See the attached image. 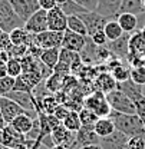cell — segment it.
Returning a JSON list of instances; mask_svg holds the SVG:
<instances>
[{"label": "cell", "mask_w": 145, "mask_h": 149, "mask_svg": "<svg viewBox=\"0 0 145 149\" xmlns=\"http://www.w3.org/2000/svg\"><path fill=\"white\" fill-rule=\"evenodd\" d=\"M109 118L113 120L115 128L127 135L128 138H135V136H145V126L142 120L137 113L134 115H125L119 112H111Z\"/></svg>", "instance_id": "cell-1"}, {"label": "cell", "mask_w": 145, "mask_h": 149, "mask_svg": "<svg viewBox=\"0 0 145 149\" xmlns=\"http://www.w3.org/2000/svg\"><path fill=\"white\" fill-rule=\"evenodd\" d=\"M23 26L25 22L16 15L10 0H0V27L6 33H10L13 29Z\"/></svg>", "instance_id": "cell-2"}, {"label": "cell", "mask_w": 145, "mask_h": 149, "mask_svg": "<svg viewBox=\"0 0 145 149\" xmlns=\"http://www.w3.org/2000/svg\"><path fill=\"white\" fill-rule=\"evenodd\" d=\"M83 108L96 113L98 118H108L111 115V112H112L108 100H106V95L99 92V91H95V92L89 93L88 96H85Z\"/></svg>", "instance_id": "cell-3"}, {"label": "cell", "mask_w": 145, "mask_h": 149, "mask_svg": "<svg viewBox=\"0 0 145 149\" xmlns=\"http://www.w3.org/2000/svg\"><path fill=\"white\" fill-rule=\"evenodd\" d=\"M106 100L113 112H119V113H125V115L135 113V103L121 89H115V91L109 92L106 95Z\"/></svg>", "instance_id": "cell-4"}, {"label": "cell", "mask_w": 145, "mask_h": 149, "mask_svg": "<svg viewBox=\"0 0 145 149\" xmlns=\"http://www.w3.org/2000/svg\"><path fill=\"white\" fill-rule=\"evenodd\" d=\"M42 82H43V77L40 73H37V72H23L19 77H16L13 91L33 93V91Z\"/></svg>", "instance_id": "cell-5"}, {"label": "cell", "mask_w": 145, "mask_h": 149, "mask_svg": "<svg viewBox=\"0 0 145 149\" xmlns=\"http://www.w3.org/2000/svg\"><path fill=\"white\" fill-rule=\"evenodd\" d=\"M62 40H63V32L46 30L39 35H33V43L42 47L43 50L52 47H62Z\"/></svg>", "instance_id": "cell-6"}, {"label": "cell", "mask_w": 145, "mask_h": 149, "mask_svg": "<svg viewBox=\"0 0 145 149\" xmlns=\"http://www.w3.org/2000/svg\"><path fill=\"white\" fill-rule=\"evenodd\" d=\"M25 29L30 35H39L42 32L48 30V12L39 9L35 15L25 22Z\"/></svg>", "instance_id": "cell-7"}, {"label": "cell", "mask_w": 145, "mask_h": 149, "mask_svg": "<svg viewBox=\"0 0 145 149\" xmlns=\"http://www.w3.org/2000/svg\"><path fill=\"white\" fill-rule=\"evenodd\" d=\"M81 19L83 20V23H85V26L88 29V36H92V35H95L98 32H102L105 24L111 20V19L105 17V16L96 13V12H88V13L82 15Z\"/></svg>", "instance_id": "cell-8"}, {"label": "cell", "mask_w": 145, "mask_h": 149, "mask_svg": "<svg viewBox=\"0 0 145 149\" xmlns=\"http://www.w3.org/2000/svg\"><path fill=\"white\" fill-rule=\"evenodd\" d=\"M129 36H131L129 33H124L119 39L108 42L105 47L112 53L113 57L121 59V60L128 59V56H129Z\"/></svg>", "instance_id": "cell-9"}, {"label": "cell", "mask_w": 145, "mask_h": 149, "mask_svg": "<svg viewBox=\"0 0 145 149\" xmlns=\"http://www.w3.org/2000/svg\"><path fill=\"white\" fill-rule=\"evenodd\" d=\"M0 113L3 115L4 120H6L7 123H10L16 116L22 115V113H26V111H25L22 106H19L18 103H16L15 100H12L10 97H7V96H0ZM27 113H29V112H27ZM32 115H35V113H32Z\"/></svg>", "instance_id": "cell-10"}, {"label": "cell", "mask_w": 145, "mask_h": 149, "mask_svg": "<svg viewBox=\"0 0 145 149\" xmlns=\"http://www.w3.org/2000/svg\"><path fill=\"white\" fill-rule=\"evenodd\" d=\"M68 29V16L62 12L59 6L48 12V30L65 32Z\"/></svg>", "instance_id": "cell-11"}, {"label": "cell", "mask_w": 145, "mask_h": 149, "mask_svg": "<svg viewBox=\"0 0 145 149\" xmlns=\"http://www.w3.org/2000/svg\"><path fill=\"white\" fill-rule=\"evenodd\" d=\"M10 3H12L16 15L23 22H26L32 15H35L40 9L37 0H10Z\"/></svg>", "instance_id": "cell-12"}, {"label": "cell", "mask_w": 145, "mask_h": 149, "mask_svg": "<svg viewBox=\"0 0 145 149\" xmlns=\"http://www.w3.org/2000/svg\"><path fill=\"white\" fill-rule=\"evenodd\" d=\"M7 97H10L12 100H15L19 106H22L23 109L29 113H35L37 115L36 111V97L33 93L27 92H18V91H12L6 95Z\"/></svg>", "instance_id": "cell-13"}, {"label": "cell", "mask_w": 145, "mask_h": 149, "mask_svg": "<svg viewBox=\"0 0 145 149\" xmlns=\"http://www.w3.org/2000/svg\"><path fill=\"white\" fill-rule=\"evenodd\" d=\"M99 142H101V138L95 133L93 126H82L76 132V139H75L72 148L75 146L76 149H79L86 145H99Z\"/></svg>", "instance_id": "cell-14"}, {"label": "cell", "mask_w": 145, "mask_h": 149, "mask_svg": "<svg viewBox=\"0 0 145 149\" xmlns=\"http://www.w3.org/2000/svg\"><path fill=\"white\" fill-rule=\"evenodd\" d=\"M86 37L88 36H82L78 33H73L71 30H65L63 32V40H62V47L73 50L76 53H81L86 45Z\"/></svg>", "instance_id": "cell-15"}, {"label": "cell", "mask_w": 145, "mask_h": 149, "mask_svg": "<svg viewBox=\"0 0 145 149\" xmlns=\"http://www.w3.org/2000/svg\"><path fill=\"white\" fill-rule=\"evenodd\" d=\"M127 135H124L122 132H119L118 129H115L113 133H111L106 138H102L99 145L102 149H125L128 143Z\"/></svg>", "instance_id": "cell-16"}, {"label": "cell", "mask_w": 145, "mask_h": 149, "mask_svg": "<svg viewBox=\"0 0 145 149\" xmlns=\"http://www.w3.org/2000/svg\"><path fill=\"white\" fill-rule=\"evenodd\" d=\"M121 3L122 0H98V6L95 12L108 19H116L119 15Z\"/></svg>", "instance_id": "cell-17"}, {"label": "cell", "mask_w": 145, "mask_h": 149, "mask_svg": "<svg viewBox=\"0 0 145 149\" xmlns=\"http://www.w3.org/2000/svg\"><path fill=\"white\" fill-rule=\"evenodd\" d=\"M50 136L53 139L55 145H66L69 148H72V145L75 143V139H76V133L66 129L63 126V123H60L57 128H55L53 132L50 133Z\"/></svg>", "instance_id": "cell-18"}, {"label": "cell", "mask_w": 145, "mask_h": 149, "mask_svg": "<svg viewBox=\"0 0 145 149\" xmlns=\"http://www.w3.org/2000/svg\"><path fill=\"white\" fill-rule=\"evenodd\" d=\"M129 56L141 59L145 56V36L141 30H135L129 36Z\"/></svg>", "instance_id": "cell-19"}, {"label": "cell", "mask_w": 145, "mask_h": 149, "mask_svg": "<svg viewBox=\"0 0 145 149\" xmlns=\"http://www.w3.org/2000/svg\"><path fill=\"white\" fill-rule=\"evenodd\" d=\"M109 73L113 76V79L118 82V83H122V82H127L129 80V76H131V66H124L121 63V59H113L111 63L108 65Z\"/></svg>", "instance_id": "cell-20"}, {"label": "cell", "mask_w": 145, "mask_h": 149, "mask_svg": "<svg viewBox=\"0 0 145 149\" xmlns=\"http://www.w3.org/2000/svg\"><path fill=\"white\" fill-rule=\"evenodd\" d=\"M95 86H96V91L108 95L109 92L118 89V82L113 79V76L109 72H102V73H99L96 76Z\"/></svg>", "instance_id": "cell-21"}, {"label": "cell", "mask_w": 145, "mask_h": 149, "mask_svg": "<svg viewBox=\"0 0 145 149\" xmlns=\"http://www.w3.org/2000/svg\"><path fill=\"white\" fill-rule=\"evenodd\" d=\"M36 118H37L36 115H32V113H27L26 112V113H22V115L16 116L9 125H12L18 132L26 135V133H29L32 130V128H33V120Z\"/></svg>", "instance_id": "cell-22"}, {"label": "cell", "mask_w": 145, "mask_h": 149, "mask_svg": "<svg viewBox=\"0 0 145 149\" xmlns=\"http://www.w3.org/2000/svg\"><path fill=\"white\" fill-rule=\"evenodd\" d=\"M10 42L13 46H29L32 42H33V35H30L25 26L23 27H18V29H13L10 33Z\"/></svg>", "instance_id": "cell-23"}, {"label": "cell", "mask_w": 145, "mask_h": 149, "mask_svg": "<svg viewBox=\"0 0 145 149\" xmlns=\"http://www.w3.org/2000/svg\"><path fill=\"white\" fill-rule=\"evenodd\" d=\"M115 123H113V120L111 119V118H99L98 120H96V123L93 125V130H95V133L102 139V138H106L109 136L111 133H113L115 132Z\"/></svg>", "instance_id": "cell-24"}, {"label": "cell", "mask_w": 145, "mask_h": 149, "mask_svg": "<svg viewBox=\"0 0 145 149\" xmlns=\"http://www.w3.org/2000/svg\"><path fill=\"white\" fill-rule=\"evenodd\" d=\"M116 22L119 23V26L122 27V30L125 33H134L135 30H138V16L131 15V13H119Z\"/></svg>", "instance_id": "cell-25"}, {"label": "cell", "mask_w": 145, "mask_h": 149, "mask_svg": "<svg viewBox=\"0 0 145 149\" xmlns=\"http://www.w3.org/2000/svg\"><path fill=\"white\" fill-rule=\"evenodd\" d=\"M119 13H131L135 16L144 15V0H122Z\"/></svg>", "instance_id": "cell-26"}, {"label": "cell", "mask_w": 145, "mask_h": 149, "mask_svg": "<svg viewBox=\"0 0 145 149\" xmlns=\"http://www.w3.org/2000/svg\"><path fill=\"white\" fill-rule=\"evenodd\" d=\"M118 89H121L124 93H127L128 96L132 99V102H135L137 99H139L141 96H144L142 92V86L134 83L131 79L127 82H122V83H118Z\"/></svg>", "instance_id": "cell-27"}, {"label": "cell", "mask_w": 145, "mask_h": 149, "mask_svg": "<svg viewBox=\"0 0 145 149\" xmlns=\"http://www.w3.org/2000/svg\"><path fill=\"white\" fill-rule=\"evenodd\" d=\"M59 57H60V47L45 49L42 56H40V62H42L45 66H48L49 69L53 70L55 66H56L57 62H59Z\"/></svg>", "instance_id": "cell-28"}, {"label": "cell", "mask_w": 145, "mask_h": 149, "mask_svg": "<svg viewBox=\"0 0 145 149\" xmlns=\"http://www.w3.org/2000/svg\"><path fill=\"white\" fill-rule=\"evenodd\" d=\"M104 33H105V36L108 39V42H112V40L119 39L125 32L122 30V27L119 26L116 19H111L108 23L105 24V27H104Z\"/></svg>", "instance_id": "cell-29"}, {"label": "cell", "mask_w": 145, "mask_h": 149, "mask_svg": "<svg viewBox=\"0 0 145 149\" xmlns=\"http://www.w3.org/2000/svg\"><path fill=\"white\" fill-rule=\"evenodd\" d=\"M65 77L66 76H62L59 73H52L46 80H45V88L49 93H57L62 86H63V82H65Z\"/></svg>", "instance_id": "cell-30"}, {"label": "cell", "mask_w": 145, "mask_h": 149, "mask_svg": "<svg viewBox=\"0 0 145 149\" xmlns=\"http://www.w3.org/2000/svg\"><path fill=\"white\" fill-rule=\"evenodd\" d=\"M62 123L66 129L76 133L82 128V122H81V118H79V111H71L68 113V116L62 120Z\"/></svg>", "instance_id": "cell-31"}, {"label": "cell", "mask_w": 145, "mask_h": 149, "mask_svg": "<svg viewBox=\"0 0 145 149\" xmlns=\"http://www.w3.org/2000/svg\"><path fill=\"white\" fill-rule=\"evenodd\" d=\"M68 30L82 36H88V29L81 16H68Z\"/></svg>", "instance_id": "cell-32"}, {"label": "cell", "mask_w": 145, "mask_h": 149, "mask_svg": "<svg viewBox=\"0 0 145 149\" xmlns=\"http://www.w3.org/2000/svg\"><path fill=\"white\" fill-rule=\"evenodd\" d=\"M62 9V12L66 15V16H82L85 13H88L86 9H83L82 6H79L78 3H75L73 0H68L65 4L59 6Z\"/></svg>", "instance_id": "cell-33"}, {"label": "cell", "mask_w": 145, "mask_h": 149, "mask_svg": "<svg viewBox=\"0 0 145 149\" xmlns=\"http://www.w3.org/2000/svg\"><path fill=\"white\" fill-rule=\"evenodd\" d=\"M6 65H7V76L16 79V77H19L20 74L23 73L22 62H20V59H18V57H10L6 62Z\"/></svg>", "instance_id": "cell-34"}, {"label": "cell", "mask_w": 145, "mask_h": 149, "mask_svg": "<svg viewBox=\"0 0 145 149\" xmlns=\"http://www.w3.org/2000/svg\"><path fill=\"white\" fill-rule=\"evenodd\" d=\"M79 118H81L82 126H93L96 123V120L99 119L96 113H93L92 111L86 109V108H82L79 111Z\"/></svg>", "instance_id": "cell-35"}, {"label": "cell", "mask_w": 145, "mask_h": 149, "mask_svg": "<svg viewBox=\"0 0 145 149\" xmlns=\"http://www.w3.org/2000/svg\"><path fill=\"white\" fill-rule=\"evenodd\" d=\"M129 79L139 85V86H144L145 85V66H135V68H131V76Z\"/></svg>", "instance_id": "cell-36"}, {"label": "cell", "mask_w": 145, "mask_h": 149, "mask_svg": "<svg viewBox=\"0 0 145 149\" xmlns=\"http://www.w3.org/2000/svg\"><path fill=\"white\" fill-rule=\"evenodd\" d=\"M15 82H16L15 77H10V76L1 77L0 79V96H6L9 92H12L15 88Z\"/></svg>", "instance_id": "cell-37"}, {"label": "cell", "mask_w": 145, "mask_h": 149, "mask_svg": "<svg viewBox=\"0 0 145 149\" xmlns=\"http://www.w3.org/2000/svg\"><path fill=\"white\" fill-rule=\"evenodd\" d=\"M125 149H145V136L129 138Z\"/></svg>", "instance_id": "cell-38"}, {"label": "cell", "mask_w": 145, "mask_h": 149, "mask_svg": "<svg viewBox=\"0 0 145 149\" xmlns=\"http://www.w3.org/2000/svg\"><path fill=\"white\" fill-rule=\"evenodd\" d=\"M134 103H135V113L139 116V119L142 120V123L145 126V96H141Z\"/></svg>", "instance_id": "cell-39"}, {"label": "cell", "mask_w": 145, "mask_h": 149, "mask_svg": "<svg viewBox=\"0 0 145 149\" xmlns=\"http://www.w3.org/2000/svg\"><path fill=\"white\" fill-rule=\"evenodd\" d=\"M73 1L82 6L83 9H86L88 12H95L98 6V0H73Z\"/></svg>", "instance_id": "cell-40"}, {"label": "cell", "mask_w": 145, "mask_h": 149, "mask_svg": "<svg viewBox=\"0 0 145 149\" xmlns=\"http://www.w3.org/2000/svg\"><path fill=\"white\" fill-rule=\"evenodd\" d=\"M92 39V42L96 45V46H106V43H108V39L105 36V33H104V30L102 32H98V33H95V35H92L89 36Z\"/></svg>", "instance_id": "cell-41"}, {"label": "cell", "mask_w": 145, "mask_h": 149, "mask_svg": "<svg viewBox=\"0 0 145 149\" xmlns=\"http://www.w3.org/2000/svg\"><path fill=\"white\" fill-rule=\"evenodd\" d=\"M13 45H12V42H10V36H9V33H3V36L0 37V50H4V52H7L10 47H12Z\"/></svg>", "instance_id": "cell-42"}, {"label": "cell", "mask_w": 145, "mask_h": 149, "mask_svg": "<svg viewBox=\"0 0 145 149\" xmlns=\"http://www.w3.org/2000/svg\"><path fill=\"white\" fill-rule=\"evenodd\" d=\"M71 111H72V109H69L68 106H60V105H59V106L56 108V111H55L53 115L59 119V120H60V122H62V120L68 116V113H69Z\"/></svg>", "instance_id": "cell-43"}, {"label": "cell", "mask_w": 145, "mask_h": 149, "mask_svg": "<svg viewBox=\"0 0 145 149\" xmlns=\"http://www.w3.org/2000/svg\"><path fill=\"white\" fill-rule=\"evenodd\" d=\"M37 1H39L40 9H42V10H46V12L52 10V9H55V7L57 6L56 0H37Z\"/></svg>", "instance_id": "cell-44"}, {"label": "cell", "mask_w": 145, "mask_h": 149, "mask_svg": "<svg viewBox=\"0 0 145 149\" xmlns=\"http://www.w3.org/2000/svg\"><path fill=\"white\" fill-rule=\"evenodd\" d=\"M7 76V65L6 62H0V79Z\"/></svg>", "instance_id": "cell-45"}, {"label": "cell", "mask_w": 145, "mask_h": 149, "mask_svg": "<svg viewBox=\"0 0 145 149\" xmlns=\"http://www.w3.org/2000/svg\"><path fill=\"white\" fill-rule=\"evenodd\" d=\"M10 59V56L7 52H4V50H0V62H7Z\"/></svg>", "instance_id": "cell-46"}, {"label": "cell", "mask_w": 145, "mask_h": 149, "mask_svg": "<svg viewBox=\"0 0 145 149\" xmlns=\"http://www.w3.org/2000/svg\"><path fill=\"white\" fill-rule=\"evenodd\" d=\"M7 125H9V123H7V122L4 120V118H3V115L0 113V129H4V128H6Z\"/></svg>", "instance_id": "cell-47"}, {"label": "cell", "mask_w": 145, "mask_h": 149, "mask_svg": "<svg viewBox=\"0 0 145 149\" xmlns=\"http://www.w3.org/2000/svg\"><path fill=\"white\" fill-rule=\"evenodd\" d=\"M79 149H102V148H101V145H86V146H82Z\"/></svg>", "instance_id": "cell-48"}, {"label": "cell", "mask_w": 145, "mask_h": 149, "mask_svg": "<svg viewBox=\"0 0 145 149\" xmlns=\"http://www.w3.org/2000/svg\"><path fill=\"white\" fill-rule=\"evenodd\" d=\"M49 149H71V148L66 146V145H53L52 148H49Z\"/></svg>", "instance_id": "cell-49"}, {"label": "cell", "mask_w": 145, "mask_h": 149, "mask_svg": "<svg viewBox=\"0 0 145 149\" xmlns=\"http://www.w3.org/2000/svg\"><path fill=\"white\" fill-rule=\"evenodd\" d=\"M68 0H56V3H57V6H62V4H65Z\"/></svg>", "instance_id": "cell-50"}, {"label": "cell", "mask_w": 145, "mask_h": 149, "mask_svg": "<svg viewBox=\"0 0 145 149\" xmlns=\"http://www.w3.org/2000/svg\"><path fill=\"white\" fill-rule=\"evenodd\" d=\"M1 149H16V148H12V146H3Z\"/></svg>", "instance_id": "cell-51"}, {"label": "cell", "mask_w": 145, "mask_h": 149, "mask_svg": "<svg viewBox=\"0 0 145 149\" xmlns=\"http://www.w3.org/2000/svg\"><path fill=\"white\" fill-rule=\"evenodd\" d=\"M3 33H4V30H3V29H1V27H0V37L3 36Z\"/></svg>", "instance_id": "cell-52"}, {"label": "cell", "mask_w": 145, "mask_h": 149, "mask_svg": "<svg viewBox=\"0 0 145 149\" xmlns=\"http://www.w3.org/2000/svg\"><path fill=\"white\" fill-rule=\"evenodd\" d=\"M141 32H142V35H144V36H145V26H144V27H142V29H141Z\"/></svg>", "instance_id": "cell-53"}, {"label": "cell", "mask_w": 145, "mask_h": 149, "mask_svg": "<svg viewBox=\"0 0 145 149\" xmlns=\"http://www.w3.org/2000/svg\"><path fill=\"white\" fill-rule=\"evenodd\" d=\"M142 66H145V56L142 57Z\"/></svg>", "instance_id": "cell-54"}, {"label": "cell", "mask_w": 145, "mask_h": 149, "mask_svg": "<svg viewBox=\"0 0 145 149\" xmlns=\"http://www.w3.org/2000/svg\"><path fill=\"white\" fill-rule=\"evenodd\" d=\"M1 148H3V145H1V143H0V149H1Z\"/></svg>", "instance_id": "cell-55"}, {"label": "cell", "mask_w": 145, "mask_h": 149, "mask_svg": "<svg viewBox=\"0 0 145 149\" xmlns=\"http://www.w3.org/2000/svg\"><path fill=\"white\" fill-rule=\"evenodd\" d=\"M144 9H145V0H144Z\"/></svg>", "instance_id": "cell-56"}]
</instances>
